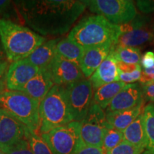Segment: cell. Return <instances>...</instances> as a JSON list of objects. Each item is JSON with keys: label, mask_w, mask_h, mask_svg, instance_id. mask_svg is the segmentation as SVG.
I'll list each match as a JSON object with an SVG mask.
<instances>
[{"label": "cell", "mask_w": 154, "mask_h": 154, "mask_svg": "<svg viewBox=\"0 0 154 154\" xmlns=\"http://www.w3.org/2000/svg\"><path fill=\"white\" fill-rule=\"evenodd\" d=\"M2 151L5 154H33L26 138Z\"/></svg>", "instance_id": "29"}, {"label": "cell", "mask_w": 154, "mask_h": 154, "mask_svg": "<svg viewBox=\"0 0 154 154\" xmlns=\"http://www.w3.org/2000/svg\"><path fill=\"white\" fill-rule=\"evenodd\" d=\"M136 5L140 11L149 14L154 11V1H137Z\"/></svg>", "instance_id": "36"}, {"label": "cell", "mask_w": 154, "mask_h": 154, "mask_svg": "<svg viewBox=\"0 0 154 154\" xmlns=\"http://www.w3.org/2000/svg\"><path fill=\"white\" fill-rule=\"evenodd\" d=\"M141 68H139L131 73H123L119 71L120 82L126 83H134L139 81L141 76Z\"/></svg>", "instance_id": "30"}, {"label": "cell", "mask_w": 154, "mask_h": 154, "mask_svg": "<svg viewBox=\"0 0 154 154\" xmlns=\"http://www.w3.org/2000/svg\"><path fill=\"white\" fill-rule=\"evenodd\" d=\"M0 154H5V153H3V152H2V151H1V150H0Z\"/></svg>", "instance_id": "41"}, {"label": "cell", "mask_w": 154, "mask_h": 154, "mask_svg": "<svg viewBox=\"0 0 154 154\" xmlns=\"http://www.w3.org/2000/svg\"><path fill=\"white\" fill-rule=\"evenodd\" d=\"M116 65L119 70L123 73H131L136 71V69L141 68L140 64H131V63H127L117 61Z\"/></svg>", "instance_id": "35"}, {"label": "cell", "mask_w": 154, "mask_h": 154, "mask_svg": "<svg viewBox=\"0 0 154 154\" xmlns=\"http://www.w3.org/2000/svg\"><path fill=\"white\" fill-rule=\"evenodd\" d=\"M84 2L90 11L104 17L113 24H126L137 16L134 2L131 0H89Z\"/></svg>", "instance_id": "7"}, {"label": "cell", "mask_w": 154, "mask_h": 154, "mask_svg": "<svg viewBox=\"0 0 154 154\" xmlns=\"http://www.w3.org/2000/svg\"><path fill=\"white\" fill-rule=\"evenodd\" d=\"M74 154H106V152L103 148L87 146L81 142L79 146Z\"/></svg>", "instance_id": "31"}, {"label": "cell", "mask_w": 154, "mask_h": 154, "mask_svg": "<svg viewBox=\"0 0 154 154\" xmlns=\"http://www.w3.org/2000/svg\"><path fill=\"white\" fill-rule=\"evenodd\" d=\"M126 84L122 82H113L106 84L96 90L93 96L92 103L103 109L109 106L113 98L120 92Z\"/></svg>", "instance_id": "20"}, {"label": "cell", "mask_w": 154, "mask_h": 154, "mask_svg": "<svg viewBox=\"0 0 154 154\" xmlns=\"http://www.w3.org/2000/svg\"><path fill=\"white\" fill-rule=\"evenodd\" d=\"M48 69L54 85L66 86L84 79V76L79 65L57 54Z\"/></svg>", "instance_id": "10"}, {"label": "cell", "mask_w": 154, "mask_h": 154, "mask_svg": "<svg viewBox=\"0 0 154 154\" xmlns=\"http://www.w3.org/2000/svg\"><path fill=\"white\" fill-rule=\"evenodd\" d=\"M143 93L138 84H126L113 98L107 111H127L143 104Z\"/></svg>", "instance_id": "13"}, {"label": "cell", "mask_w": 154, "mask_h": 154, "mask_svg": "<svg viewBox=\"0 0 154 154\" xmlns=\"http://www.w3.org/2000/svg\"><path fill=\"white\" fill-rule=\"evenodd\" d=\"M147 146L146 151L154 154V105L149 104L144 108L143 111Z\"/></svg>", "instance_id": "24"}, {"label": "cell", "mask_w": 154, "mask_h": 154, "mask_svg": "<svg viewBox=\"0 0 154 154\" xmlns=\"http://www.w3.org/2000/svg\"><path fill=\"white\" fill-rule=\"evenodd\" d=\"M0 39L9 61L26 59L45 42V38L30 28L7 19H0Z\"/></svg>", "instance_id": "3"}, {"label": "cell", "mask_w": 154, "mask_h": 154, "mask_svg": "<svg viewBox=\"0 0 154 154\" xmlns=\"http://www.w3.org/2000/svg\"><path fill=\"white\" fill-rule=\"evenodd\" d=\"M54 86V84L48 67L42 68L39 69L36 76L24 86L21 91L40 103Z\"/></svg>", "instance_id": "14"}, {"label": "cell", "mask_w": 154, "mask_h": 154, "mask_svg": "<svg viewBox=\"0 0 154 154\" xmlns=\"http://www.w3.org/2000/svg\"><path fill=\"white\" fill-rule=\"evenodd\" d=\"M154 39V34L149 30L136 29L123 34L119 36L117 45L121 47H135Z\"/></svg>", "instance_id": "21"}, {"label": "cell", "mask_w": 154, "mask_h": 154, "mask_svg": "<svg viewBox=\"0 0 154 154\" xmlns=\"http://www.w3.org/2000/svg\"><path fill=\"white\" fill-rule=\"evenodd\" d=\"M142 154H151V153H149V151H146V150H145V151H144V152H143V153H142Z\"/></svg>", "instance_id": "40"}, {"label": "cell", "mask_w": 154, "mask_h": 154, "mask_svg": "<svg viewBox=\"0 0 154 154\" xmlns=\"http://www.w3.org/2000/svg\"><path fill=\"white\" fill-rule=\"evenodd\" d=\"M39 131L43 134L73 121L66 87L54 85L39 104Z\"/></svg>", "instance_id": "4"}, {"label": "cell", "mask_w": 154, "mask_h": 154, "mask_svg": "<svg viewBox=\"0 0 154 154\" xmlns=\"http://www.w3.org/2000/svg\"><path fill=\"white\" fill-rule=\"evenodd\" d=\"M142 85L143 96L150 101L154 102V82L146 83Z\"/></svg>", "instance_id": "34"}, {"label": "cell", "mask_w": 154, "mask_h": 154, "mask_svg": "<svg viewBox=\"0 0 154 154\" xmlns=\"http://www.w3.org/2000/svg\"><path fill=\"white\" fill-rule=\"evenodd\" d=\"M10 4L11 1L9 0H0V14L5 11V9H7Z\"/></svg>", "instance_id": "38"}, {"label": "cell", "mask_w": 154, "mask_h": 154, "mask_svg": "<svg viewBox=\"0 0 154 154\" xmlns=\"http://www.w3.org/2000/svg\"><path fill=\"white\" fill-rule=\"evenodd\" d=\"M139 81L141 84L154 82V66L150 69H143L141 72V76Z\"/></svg>", "instance_id": "37"}, {"label": "cell", "mask_w": 154, "mask_h": 154, "mask_svg": "<svg viewBox=\"0 0 154 154\" xmlns=\"http://www.w3.org/2000/svg\"><path fill=\"white\" fill-rule=\"evenodd\" d=\"M17 5L24 22L44 36L66 33L86 7L84 1L73 0H29Z\"/></svg>", "instance_id": "1"}, {"label": "cell", "mask_w": 154, "mask_h": 154, "mask_svg": "<svg viewBox=\"0 0 154 154\" xmlns=\"http://www.w3.org/2000/svg\"><path fill=\"white\" fill-rule=\"evenodd\" d=\"M59 39L45 42L26 58L27 61L38 68H47L57 54V45Z\"/></svg>", "instance_id": "17"}, {"label": "cell", "mask_w": 154, "mask_h": 154, "mask_svg": "<svg viewBox=\"0 0 154 154\" xmlns=\"http://www.w3.org/2000/svg\"><path fill=\"white\" fill-rule=\"evenodd\" d=\"M114 46V45H113ZM113 46L106 44L84 49L79 66L85 77H91L109 55Z\"/></svg>", "instance_id": "15"}, {"label": "cell", "mask_w": 154, "mask_h": 154, "mask_svg": "<svg viewBox=\"0 0 154 154\" xmlns=\"http://www.w3.org/2000/svg\"><path fill=\"white\" fill-rule=\"evenodd\" d=\"M143 104L127 111H107L106 113V119L112 128L121 131L126 128L134 122L135 119L143 113Z\"/></svg>", "instance_id": "18"}, {"label": "cell", "mask_w": 154, "mask_h": 154, "mask_svg": "<svg viewBox=\"0 0 154 154\" xmlns=\"http://www.w3.org/2000/svg\"><path fill=\"white\" fill-rule=\"evenodd\" d=\"M89 80L92 87L96 90L106 84L119 82V71L116 61L111 53L91 75Z\"/></svg>", "instance_id": "16"}, {"label": "cell", "mask_w": 154, "mask_h": 154, "mask_svg": "<svg viewBox=\"0 0 154 154\" xmlns=\"http://www.w3.org/2000/svg\"><path fill=\"white\" fill-rule=\"evenodd\" d=\"M27 128L9 112L0 108V150L10 147L26 138Z\"/></svg>", "instance_id": "11"}, {"label": "cell", "mask_w": 154, "mask_h": 154, "mask_svg": "<svg viewBox=\"0 0 154 154\" xmlns=\"http://www.w3.org/2000/svg\"><path fill=\"white\" fill-rule=\"evenodd\" d=\"M65 87L73 121H82L87 115L93 101V87L91 82L84 79Z\"/></svg>", "instance_id": "9"}, {"label": "cell", "mask_w": 154, "mask_h": 154, "mask_svg": "<svg viewBox=\"0 0 154 154\" xmlns=\"http://www.w3.org/2000/svg\"><path fill=\"white\" fill-rule=\"evenodd\" d=\"M110 53L117 61L131 64H140V63L141 56L138 48L121 47L116 44L112 47Z\"/></svg>", "instance_id": "23"}, {"label": "cell", "mask_w": 154, "mask_h": 154, "mask_svg": "<svg viewBox=\"0 0 154 154\" xmlns=\"http://www.w3.org/2000/svg\"><path fill=\"white\" fill-rule=\"evenodd\" d=\"M123 140H124L123 132L113 128H111L107 131L105 135L102 148L105 152H107L118 146Z\"/></svg>", "instance_id": "26"}, {"label": "cell", "mask_w": 154, "mask_h": 154, "mask_svg": "<svg viewBox=\"0 0 154 154\" xmlns=\"http://www.w3.org/2000/svg\"><path fill=\"white\" fill-rule=\"evenodd\" d=\"M140 66L143 69H150L154 66V52L147 51L141 57Z\"/></svg>", "instance_id": "33"}, {"label": "cell", "mask_w": 154, "mask_h": 154, "mask_svg": "<svg viewBox=\"0 0 154 154\" xmlns=\"http://www.w3.org/2000/svg\"><path fill=\"white\" fill-rule=\"evenodd\" d=\"M81 140L84 144L102 148L105 135L109 128L106 113L99 106L92 103L86 116L80 121Z\"/></svg>", "instance_id": "8"}, {"label": "cell", "mask_w": 154, "mask_h": 154, "mask_svg": "<svg viewBox=\"0 0 154 154\" xmlns=\"http://www.w3.org/2000/svg\"><path fill=\"white\" fill-rule=\"evenodd\" d=\"M149 17H147L136 16L130 22L119 25L121 34L131 32V31L134 30L140 29H141L146 24V22H149Z\"/></svg>", "instance_id": "28"}, {"label": "cell", "mask_w": 154, "mask_h": 154, "mask_svg": "<svg viewBox=\"0 0 154 154\" xmlns=\"http://www.w3.org/2000/svg\"><path fill=\"white\" fill-rule=\"evenodd\" d=\"M26 138L28 140L30 148L33 154H52L49 147L38 132L27 128L26 131Z\"/></svg>", "instance_id": "25"}, {"label": "cell", "mask_w": 154, "mask_h": 154, "mask_svg": "<svg viewBox=\"0 0 154 154\" xmlns=\"http://www.w3.org/2000/svg\"><path fill=\"white\" fill-rule=\"evenodd\" d=\"M4 57H5V55H4V52L2 49L1 47H0V61L4 60Z\"/></svg>", "instance_id": "39"}, {"label": "cell", "mask_w": 154, "mask_h": 154, "mask_svg": "<svg viewBox=\"0 0 154 154\" xmlns=\"http://www.w3.org/2000/svg\"><path fill=\"white\" fill-rule=\"evenodd\" d=\"M121 35L119 25L112 24L101 15H93L82 19L75 25L68 38L86 49L106 44L116 45Z\"/></svg>", "instance_id": "2"}, {"label": "cell", "mask_w": 154, "mask_h": 154, "mask_svg": "<svg viewBox=\"0 0 154 154\" xmlns=\"http://www.w3.org/2000/svg\"><path fill=\"white\" fill-rule=\"evenodd\" d=\"M84 51V48L69 40L68 38L59 41L57 45V54L79 66Z\"/></svg>", "instance_id": "22"}, {"label": "cell", "mask_w": 154, "mask_h": 154, "mask_svg": "<svg viewBox=\"0 0 154 154\" xmlns=\"http://www.w3.org/2000/svg\"><path fill=\"white\" fill-rule=\"evenodd\" d=\"M124 140L128 143L145 151L147 146L143 113H140L126 129L123 131Z\"/></svg>", "instance_id": "19"}, {"label": "cell", "mask_w": 154, "mask_h": 154, "mask_svg": "<svg viewBox=\"0 0 154 154\" xmlns=\"http://www.w3.org/2000/svg\"><path fill=\"white\" fill-rule=\"evenodd\" d=\"M144 151L124 140L115 148L106 152V154H142Z\"/></svg>", "instance_id": "27"}, {"label": "cell", "mask_w": 154, "mask_h": 154, "mask_svg": "<svg viewBox=\"0 0 154 154\" xmlns=\"http://www.w3.org/2000/svg\"><path fill=\"white\" fill-rule=\"evenodd\" d=\"M9 65L10 63L9 61L5 59L0 61V93L7 90L6 79H7V74Z\"/></svg>", "instance_id": "32"}, {"label": "cell", "mask_w": 154, "mask_h": 154, "mask_svg": "<svg viewBox=\"0 0 154 154\" xmlns=\"http://www.w3.org/2000/svg\"><path fill=\"white\" fill-rule=\"evenodd\" d=\"M80 121H72L41 134L52 154H74L81 143Z\"/></svg>", "instance_id": "6"}, {"label": "cell", "mask_w": 154, "mask_h": 154, "mask_svg": "<svg viewBox=\"0 0 154 154\" xmlns=\"http://www.w3.org/2000/svg\"><path fill=\"white\" fill-rule=\"evenodd\" d=\"M39 104L22 91L5 90L0 93V108L36 132L39 131Z\"/></svg>", "instance_id": "5"}, {"label": "cell", "mask_w": 154, "mask_h": 154, "mask_svg": "<svg viewBox=\"0 0 154 154\" xmlns=\"http://www.w3.org/2000/svg\"><path fill=\"white\" fill-rule=\"evenodd\" d=\"M38 70L39 68L26 59L11 63L7 74V89L21 91L24 86L36 76Z\"/></svg>", "instance_id": "12"}]
</instances>
